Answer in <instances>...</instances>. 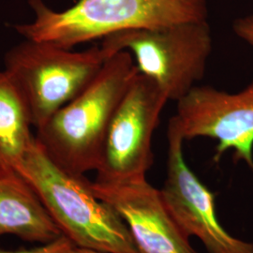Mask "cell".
<instances>
[{"mask_svg":"<svg viewBox=\"0 0 253 253\" xmlns=\"http://www.w3.org/2000/svg\"><path fill=\"white\" fill-rule=\"evenodd\" d=\"M138 73L130 53L110 56L84 90L36 129L38 142L54 163L78 175L97 171L110 122Z\"/></svg>","mask_w":253,"mask_h":253,"instance_id":"6da1fadb","label":"cell"},{"mask_svg":"<svg viewBox=\"0 0 253 253\" xmlns=\"http://www.w3.org/2000/svg\"><path fill=\"white\" fill-rule=\"evenodd\" d=\"M18 173L36 192L62 235L73 244L106 253H140L126 223L97 197L84 175L58 166L35 138Z\"/></svg>","mask_w":253,"mask_h":253,"instance_id":"7a4b0ae2","label":"cell"},{"mask_svg":"<svg viewBox=\"0 0 253 253\" xmlns=\"http://www.w3.org/2000/svg\"><path fill=\"white\" fill-rule=\"evenodd\" d=\"M28 5L33 19L14 26L19 35L67 49L121 31L208 18L206 0H78L64 10L43 0Z\"/></svg>","mask_w":253,"mask_h":253,"instance_id":"3957f363","label":"cell"},{"mask_svg":"<svg viewBox=\"0 0 253 253\" xmlns=\"http://www.w3.org/2000/svg\"><path fill=\"white\" fill-rule=\"evenodd\" d=\"M106 59L100 46L76 52L24 39L5 54L3 71L38 129L93 81Z\"/></svg>","mask_w":253,"mask_h":253,"instance_id":"277c9868","label":"cell"},{"mask_svg":"<svg viewBox=\"0 0 253 253\" xmlns=\"http://www.w3.org/2000/svg\"><path fill=\"white\" fill-rule=\"evenodd\" d=\"M106 58L126 51L139 73L156 82L169 100L178 101L201 81L212 52L207 20L121 31L102 39Z\"/></svg>","mask_w":253,"mask_h":253,"instance_id":"5b68a950","label":"cell"},{"mask_svg":"<svg viewBox=\"0 0 253 253\" xmlns=\"http://www.w3.org/2000/svg\"><path fill=\"white\" fill-rule=\"evenodd\" d=\"M168 100L156 82L136 74L110 122L96 182L121 183L146 177L154 163V131Z\"/></svg>","mask_w":253,"mask_h":253,"instance_id":"8992f818","label":"cell"},{"mask_svg":"<svg viewBox=\"0 0 253 253\" xmlns=\"http://www.w3.org/2000/svg\"><path fill=\"white\" fill-rule=\"evenodd\" d=\"M167 140L166 177L161 192L183 234L196 236L209 253H253V242L232 236L218 222L214 193L185 162V139L174 117L169 121Z\"/></svg>","mask_w":253,"mask_h":253,"instance_id":"52a82bcc","label":"cell"},{"mask_svg":"<svg viewBox=\"0 0 253 253\" xmlns=\"http://www.w3.org/2000/svg\"><path fill=\"white\" fill-rule=\"evenodd\" d=\"M185 140L209 137L217 142L214 160L228 150L253 172V80L237 93L195 85L177 101L174 116Z\"/></svg>","mask_w":253,"mask_h":253,"instance_id":"ba28073f","label":"cell"},{"mask_svg":"<svg viewBox=\"0 0 253 253\" xmlns=\"http://www.w3.org/2000/svg\"><path fill=\"white\" fill-rule=\"evenodd\" d=\"M98 198L123 219L140 253H197L146 177L121 183L92 182Z\"/></svg>","mask_w":253,"mask_h":253,"instance_id":"9c48e42d","label":"cell"},{"mask_svg":"<svg viewBox=\"0 0 253 253\" xmlns=\"http://www.w3.org/2000/svg\"><path fill=\"white\" fill-rule=\"evenodd\" d=\"M47 244L61 237L36 192L19 173L0 176V237Z\"/></svg>","mask_w":253,"mask_h":253,"instance_id":"30bf717a","label":"cell"},{"mask_svg":"<svg viewBox=\"0 0 253 253\" xmlns=\"http://www.w3.org/2000/svg\"><path fill=\"white\" fill-rule=\"evenodd\" d=\"M27 106L9 76L0 71V176L18 173L36 135Z\"/></svg>","mask_w":253,"mask_h":253,"instance_id":"8fae6325","label":"cell"},{"mask_svg":"<svg viewBox=\"0 0 253 253\" xmlns=\"http://www.w3.org/2000/svg\"><path fill=\"white\" fill-rule=\"evenodd\" d=\"M71 240H69L67 237L62 235L61 237L57 238L56 240L52 241L50 243L41 244V246H38L29 250L9 252V251H3L0 249V253H58Z\"/></svg>","mask_w":253,"mask_h":253,"instance_id":"7c38bea8","label":"cell"},{"mask_svg":"<svg viewBox=\"0 0 253 253\" xmlns=\"http://www.w3.org/2000/svg\"><path fill=\"white\" fill-rule=\"evenodd\" d=\"M233 28L236 36L242 39L253 48V15L236 19Z\"/></svg>","mask_w":253,"mask_h":253,"instance_id":"4fadbf2b","label":"cell"},{"mask_svg":"<svg viewBox=\"0 0 253 253\" xmlns=\"http://www.w3.org/2000/svg\"><path fill=\"white\" fill-rule=\"evenodd\" d=\"M58 253H106L95 251L92 249H87V248H83L76 245L73 244L72 241H70L68 244L64 247L63 249Z\"/></svg>","mask_w":253,"mask_h":253,"instance_id":"5bb4252c","label":"cell"}]
</instances>
